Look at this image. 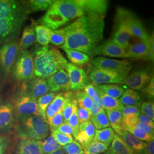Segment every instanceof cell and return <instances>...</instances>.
<instances>
[{"instance_id":"6da1fadb","label":"cell","mask_w":154,"mask_h":154,"mask_svg":"<svg viewBox=\"0 0 154 154\" xmlns=\"http://www.w3.org/2000/svg\"><path fill=\"white\" fill-rule=\"evenodd\" d=\"M104 18L84 16L63 28L65 44L60 48L75 50L92 57L94 49L103 39Z\"/></svg>"},{"instance_id":"7a4b0ae2","label":"cell","mask_w":154,"mask_h":154,"mask_svg":"<svg viewBox=\"0 0 154 154\" xmlns=\"http://www.w3.org/2000/svg\"><path fill=\"white\" fill-rule=\"evenodd\" d=\"M29 12L26 3L16 0H0V44L16 40Z\"/></svg>"},{"instance_id":"3957f363","label":"cell","mask_w":154,"mask_h":154,"mask_svg":"<svg viewBox=\"0 0 154 154\" xmlns=\"http://www.w3.org/2000/svg\"><path fill=\"white\" fill-rule=\"evenodd\" d=\"M34 65L35 76L48 79L61 69H65L68 62L60 50L53 46H36L30 53Z\"/></svg>"},{"instance_id":"277c9868","label":"cell","mask_w":154,"mask_h":154,"mask_svg":"<svg viewBox=\"0 0 154 154\" xmlns=\"http://www.w3.org/2000/svg\"><path fill=\"white\" fill-rule=\"evenodd\" d=\"M15 129L17 135L20 139L41 141L49 134L48 122L39 116H31L17 122Z\"/></svg>"},{"instance_id":"5b68a950","label":"cell","mask_w":154,"mask_h":154,"mask_svg":"<svg viewBox=\"0 0 154 154\" xmlns=\"http://www.w3.org/2000/svg\"><path fill=\"white\" fill-rule=\"evenodd\" d=\"M116 20L121 22L132 37L149 44L150 35L142 22L132 12L123 8H118L116 11Z\"/></svg>"},{"instance_id":"8992f818","label":"cell","mask_w":154,"mask_h":154,"mask_svg":"<svg viewBox=\"0 0 154 154\" xmlns=\"http://www.w3.org/2000/svg\"><path fill=\"white\" fill-rule=\"evenodd\" d=\"M13 78L18 82L26 83L34 78V65L30 51L20 50L11 69Z\"/></svg>"},{"instance_id":"52a82bcc","label":"cell","mask_w":154,"mask_h":154,"mask_svg":"<svg viewBox=\"0 0 154 154\" xmlns=\"http://www.w3.org/2000/svg\"><path fill=\"white\" fill-rule=\"evenodd\" d=\"M11 104L17 122L31 116H39L37 99L22 91L17 95Z\"/></svg>"},{"instance_id":"ba28073f","label":"cell","mask_w":154,"mask_h":154,"mask_svg":"<svg viewBox=\"0 0 154 154\" xmlns=\"http://www.w3.org/2000/svg\"><path fill=\"white\" fill-rule=\"evenodd\" d=\"M20 50L17 39L6 42L0 46V74L4 78L8 77L11 72Z\"/></svg>"},{"instance_id":"9c48e42d","label":"cell","mask_w":154,"mask_h":154,"mask_svg":"<svg viewBox=\"0 0 154 154\" xmlns=\"http://www.w3.org/2000/svg\"><path fill=\"white\" fill-rule=\"evenodd\" d=\"M88 79L94 85L124 84L129 73L112 72L104 69L90 67L88 70Z\"/></svg>"},{"instance_id":"30bf717a","label":"cell","mask_w":154,"mask_h":154,"mask_svg":"<svg viewBox=\"0 0 154 154\" xmlns=\"http://www.w3.org/2000/svg\"><path fill=\"white\" fill-rule=\"evenodd\" d=\"M154 77L152 69L150 67L140 68L131 72L127 77L124 84L134 90H142Z\"/></svg>"},{"instance_id":"8fae6325","label":"cell","mask_w":154,"mask_h":154,"mask_svg":"<svg viewBox=\"0 0 154 154\" xmlns=\"http://www.w3.org/2000/svg\"><path fill=\"white\" fill-rule=\"evenodd\" d=\"M91 67L112 72L129 73L132 69V63L127 60H117L99 57L92 60Z\"/></svg>"},{"instance_id":"7c38bea8","label":"cell","mask_w":154,"mask_h":154,"mask_svg":"<svg viewBox=\"0 0 154 154\" xmlns=\"http://www.w3.org/2000/svg\"><path fill=\"white\" fill-rule=\"evenodd\" d=\"M50 9L58 12L62 16L70 21L85 16L82 9L77 0L54 1Z\"/></svg>"},{"instance_id":"4fadbf2b","label":"cell","mask_w":154,"mask_h":154,"mask_svg":"<svg viewBox=\"0 0 154 154\" xmlns=\"http://www.w3.org/2000/svg\"><path fill=\"white\" fill-rule=\"evenodd\" d=\"M65 69L69 78L72 90H82L91 83L87 73L82 68L68 63Z\"/></svg>"},{"instance_id":"5bb4252c","label":"cell","mask_w":154,"mask_h":154,"mask_svg":"<svg viewBox=\"0 0 154 154\" xmlns=\"http://www.w3.org/2000/svg\"><path fill=\"white\" fill-rule=\"evenodd\" d=\"M77 2L86 16L104 18L109 8V1L106 0H77Z\"/></svg>"},{"instance_id":"9a60e30c","label":"cell","mask_w":154,"mask_h":154,"mask_svg":"<svg viewBox=\"0 0 154 154\" xmlns=\"http://www.w3.org/2000/svg\"><path fill=\"white\" fill-rule=\"evenodd\" d=\"M49 92L66 93L71 90L70 83L67 73L65 69H61L46 80Z\"/></svg>"},{"instance_id":"2e32d148","label":"cell","mask_w":154,"mask_h":154,"mask_svg":"<svg viewBox=\"0 0 154 154\" xmlns=\"http://www.w3.org/2000/svg\"><path fill=\"white\" fill-rule=\"evenodd\" d=\"M22 89L21 91L36 99L49 92L46 80L37 77L23 83Z\"/></svg>"},{"instance_id":"e0dca14e","label":"cell","mask_w":154,"mask_h":154,"mask_svg":"<svg viewBox=\"0 0 154 154\" xmlns=\"http://www.w3.org/2000/svg\"><path fill=\"white\" fill-rule=\"evenodd\" d=\"M16 121L13 105L8 102H0V134L9 131Z\"/></svg>"},{"instance_id":"ac0fdd59","label":"cell","mask_w":154,"mask_h":154,"mask_svg":"<svg viewBox=\"0 0 154 154\" xmlns=\"http://www.w3.org/2000/svg\"><path fill=\"white\" fill-rule=\"evenodd\" d=\"M126 50L109 39L98 45L93 51L92 57L101 55L110 57L126 58Z\"/></svg>"},{"instance_id":"d6986e66","label":"cell","mask_w":154,"mask_h":154,"mask_svg":"<svg viewBox=\"0 0 154 154\" xmlns=\"http://www.w3.org/2000/svg\"><path fill=\"white\" fill-rule=\"evenodd\" d=\"M70 21L62 16L58 12L49 9L39 20L38 22L40 25L44 26L54 31L65 25Z\"/></svg>"},{"instance_id":"ffe728a7","label":"cell","mask_w":154,"mask_h":154,"mask_svg":"<svg viewBox=\"0 0 154 154\" xmlns=\"http://www.w3.org/2000/svg\"><path fill=\"white\" fill-rule=\"evenodd\" d=\"M74 98V92L72 91L56 94L55 97L48 107L46 111V118L47 122L58 111L63 110V107L67 102Z\"/></svg>"},{"instance_id":"44dd1931","label":"cell","mask_w":154,"mask_h":154,"mask_svg":"<svg viewBox=\"0 0 154 154\" xmlns=\"http://www.w3.org/2000/svg\"><path fill=\"white\" fill-rule=\"evenodd\" d=\"M95 130L96 129L90 121L79 123V131L75 139L81 144L83 151L93 142Z\"/></svg>"},{"instance_id":"7402d4cb","label":"cell","mask_w":154,"mask_h":154,"mask_svg":"<svg viewBox=\"0 0 154 154\" xmlns=\"http://www.w3.org/2000/svg\"><path fill=\"white\" fill-rule=\"evenodd\" d=\"M116 132L122 140L135 152L137 154H146V149L147 143L135 138L131 134L125 130H118Z\"/></svg>"},{"instance_id":"603a6c76","label":"cell","mask_w":154,"mask_h":154,"mask_svg":"<svg viewBox=\"0 0 154 154\" xmlns=\"http://www.w3.org/2000/svg\"><path fill=\"white\" fill-rule=\"evenodd\" d=\"M126 50V58L148 61L149 44L140 41L135 44L129 45Z\"/></svg>"},{"instance_id":"cb8c5ba5","label":"cell","mask_w":154,"mask_h":154,"mask_svg":"<svg viewBox=\"0 0 154 154\" xmlns=\"http://www.w3.org/2000/svg\"><path fill=\"white\" fill-rule=\"evenodd\" d=\"M114 30L111 40L116 45L126 49L130 44L131 35L121 22L115 20Z\"/></svg>"},{"instance_id":"d4e9b609","label":"cell","mask_w":154,"mask_h":154,"mask_svg":"<svg viewBox=\"0 0 154 154\" xmlns=\"http://www.w3.org/2000/svg\"><path fill=\"white\" fill-rule=\"evenodd\" d=\"M16 154H43L40 141L21 139L17 146Z\"/></svg>"},{"instance_id":"484cf974","label":"cell","mask_w":154,"mask_h":154,"mask_svg":"<svg viewBox=\"0 0 154 154\" xmlns=\"http://www.w3.org/2000/svg\"><path fill=\"white\" fill-rule=\"evenodd\" d=\"M35 26V25L32 23L23 29L21 37L18 41L21 50H26L36 43Z\"/></svg>"},{"instance_id":"4316f807","label":"cell","mask_w":154,"mask_h":154,"mask_svg":"<svg viewBox=\"0 0 154 154\" xmlns=\"http://www.w3.org/2000/svg\"><path fill=\"white\" fill-rule=\"evenodd\" d=\"M120 102L125 106L139 107L142 103L141 94L132 89H127L122 95Z\"/></svg>"},{"instance_id":"83f0119b","label":"cell","mask_w":154,"mask_h":154,"mask_svg":"<svg viewBox=\"0 0 154 154\" xmlns=\"http://www.w3.org/2000/svg\"><path fill=\"white\" fill-rule=\"evenodd\" d=\"M65 53L71 63L76 66H83L88 64L90 61V57L79 51L61 48Z\"/></svg>"},{"instance_id":"f1b7e54d","label":"cell","mask_w":154,"mask_h":154,"mask_svg":"<svg viewBox=\"0 0 154 154\" xmlns=\"http://www.w3.org/2000/svg\"><path fill=\"white\" fill-rule=\"evenodd\" d=\"M96 89L99 94V98L101 100V103L103 108L106 110H120L121 111L123 107L119 100L114 98L109 95L102 92L96 86Z\"/></svg>"},{"instance_id":"f546056e","label":"cell","mask_w":154,"mask_h":154,"mask_svg":"<svg viewBox=\"0 0 154 154\" xmlns=\"http://www.w3.org/2000/svg\"><path fill=\"white\" fill-rule=\"evenodd\" d=\"M106 152L109 154H137L130 149L116 134L110 148Z\"/></svg>"},{"instance_id":"4dcf8cb0","label":"cell","mask_w":154,"mask_h":154,"mask_svg":"<svg viewBox=\"0 0 154 154\" xmlns=\"http://www.w3.org/2000/svg\"><path fill=\"white\" fill-rule=\"evenodd\" d=\"M110 126L114 131L123 130V119L120 110H106Z\"/></svg>"},{"instance_id":"1f68e13d","label":"cell","mask_w":154,"mask_h":154,"mask_svg":"<svg viewBox=\"0 0 154 154\" xmlns=\"http://www.w3.org/2000/svg\"><path fill=\"white\" fill-rule=\"evenodd\" d=\"M115 135V131L111 127H107L101 130H96L93 140L105 143L110 146Z\"/></svg>"},{"instance_id":"d6a6232c","label":"cell","mask_w":154,"mask_h":154,"mask_svg":"<svg viewBox=\"0 0 154 154\" xmlns=\"http://www.w3.org/2000/svg\"><path fill=\"white\" fill-rule=\"evenodd\" d=\"M94 85L104 93L117 99L121 97L125 91L123 87L118 85L107 84L102 85Z\"/></svg>"},{"instance_id":"836d02e7","label":"cell","mask_w":154,"mask_h":154,"mask_svg":"<svg viewBox=\"0 0 154 154\" xmlns=\"http://www.w3.org/2000/svg\"><path fill=\"white\" fill-rule=\"evenodd\" d=\"M52 30L42 25H36L35 26V33L36 42L40 46H46L50 42V38Z\"/></svg>"},{"instance_id":"e575fe53","label":"cell","mask_w":154,"mask_h":154,"mask_svg":"<svg viewBox=\"0 0 154 154\" xmlns=\"http://www.w3.org/2000/svg\"><path fill=\"white\" fill-rule=\"evenodd\" d=\"M55 95L56 93H55L49 92L37 99L39 116H41L46 122V111L48 107L54 99Z\"/></svg>"},{"instance_id":"d590c367","label":"cell","mask_w":154,"mask_h":154,"mask_svg":"<svg viewBox=\"0 0 154 154\" xmlns=\"http://www.w3.org/2000/svg\"><path fill=\"white\" fill-rule=\"evenodd\" d=\"M90 121L97 130H101L110 126L108 116L104 109H102L99 114L92 116Z\"/></svg>"},{"instance_id":"8d00e7d4","label":"cell","mask_w":154,"mask_h":154,"mask_svg":"<svg viewBox=\"0 0 154 154\" xmlns=\"http://www.w3.org/2000/svg\"><path fill=\"white\" fill-rule=\"evenodd\" d=\"M52 0H31L26 3L29 11L37 12L48 11L53 4Z\"/></svg>"},{"instance_id":"74e56055","label":"cell","mask_w":154,"mask_h":154,"mask_svg":"<svg viewBox=\"0 0 154 154\" xmlns=\"http://www.w3.org/2000/svg\"><path fill=\"white\" fill-rule=\"evenodd\" d=\"M40 144L43 154H49L62 148L51 135L41 140Z\"/></svg>"},{"instance_id":"f35d334b","label":"cell","mask_w":154,"mask_h":154,"mask_svg":"<svg viewBox=\"0 0 154 154\" xmlns=\"http://www.w3.org/2000/svg\"><path fill=\"white\" fill-rule=\"evenodd\" d=\"M74 95L78 102V106L88 110L91 109L93 105V100L85 91H76L74 92Z\"/></svg>"},{"instance_id":"ab89813d","label":"cell","mask_w":154,"mask_h":154,"mask_svg":"<svg viewBox=\"0 0 154 154\" xmlns=\"http://www.w3.org/2000/svg\"><path fill=\"white\" fill-rule=\"evenodd\" d=\"M109 146L98 141H94L84 151V154H101L106 152Z\"/></svg>"},{"instance_id":"60d3db41","label":"cell","mask_w":154,"mask_h":154,"mask_svg":"<svg viewBox=\"0 0 154 154\" xmlns=\"http://www.w3.org/2000/svg\"><path fill=\"white\" fill-rule=\"evenodd\" d=\"M78 109V102L75 98L67 102L63 108L62 114L64 123H67L70 116L75 113Z\"/></svg>"},{"instance_id":"b9f144b4","label":"cell","mask_w":154,"mask_h":154,"mask_svg":"<svg viewBox=\"0 0 154 154\" xmlns=\"http://www.w3.org/2000/svg\"><path fill=\"white\" fill-rule=\"evenodd\" d=\"M50 42L56 46H61L65 42V32L63 28L52 31L50 38Z\"/></svg>"},{"instance_id":"7bdbcfd3","label":"cell","mask_w":154,"mask_h":154,"mask_svg":"<svg viewBox=\"0 0 154 154\" xmlns=\"http://www.w3.org/2000/svg\"><path fill=\"white\" fill-rule=\"evenodd\" d=\"M51 131V136L54 138L56 142L60 146H66L67 144H70L74 141V138H72V135H68L64 134H62L57 129Z\"/></svg>"},{"instance_id":"ee69618b","label":"cell","mask_w":154,"mask_h":154,"mask_svg":"<svg viewBox=\"0 0 154 154\" xmlns=\"http://www.w3.org/2000/svg\"><path fill=\"white\" fill-rule=\"evenodd\" d=\"M125 131H126L130 134H131L132 136H134L135 138L138 139L139 140H140L146 143H149L151 140H154V138H152L149 136L147 134H146L143 130L136 128V127H127L124 129Z\"/></svg>"},{"instance_id":"f6af8a7d","label":"cell","mask_w":154,"mask_h":154,"mask_svg":"<svg viewBox=\"0 0 154 154\" xmlns=\"http://www.w3.org/2000/svg\"><path fill=\"white\" fill-rule=\"evenodd\" d=\"M62 149L66 154H84L83 149L81 144L75 140L70 144L63 146Z\"/></svg>"},{"instance_id":"bcb514c9","label":"cell","mask_w":154,"mask_h":154,"mask_svg":"<svg viewBox=\"0 0 154 154\" xmlns=\"http://www.w3.org/2000/svg\"><path fill=\"white\" fill-rule=\"evenodd\" d=\"M63 123L64 121L62 114V110L58 111L48 122L50 131L57 129V128Z\"/></svg>"},{"instance_id":"7dc6e473","label":"cell","mask_w":154,"mask_h":154,"mask_svg":"<svg viewBox=\"0 0 154 154\" xmlns=\"http://www.w3.org/2000/svg\"><path fill=\"white\" fill-rule=\"evenodd\" d=\"M140 112L154 120V104L152 101L143 102L140 105Z\"/></svg>"},{"instance_id":"c3c4849f","label":"cell","mask_w":154,"mask_h":154,"mask_svg":"<svg viewBox=\"0 0 154 154\" xmlns=\"http://www.w3.org/2000/svg\"><path fill=\"white\" fill-rule=\"evenodd\" d=\"M77 114L79 123L90 121L91 118V115L89 110H87L82 107H80L79 106H78Z\"/></svg>"},{"instance_id":"681fc988","label":"cell","mask_w":154,"mask_h":154,"mask_svg":"<svg viewBox=\"0 0 154 154\" xmlns=\"http://www.w3.org/2000/svg\"><path fill=\"white\" fill-rule=\"evenodd\" d=\"M84 89H85V91L92 99L93 102H98L100 100L95 85L92 83H90V84H88V85L86 86V88Z\"/></svg>"},{"instance_id":"f907efd6","label":"cell","mask_w":154,"mask_h":154,"mask_svg":"<svg viewBox=\"0 0 154 154\" xmlns=\"http://www.w3.org/2000/svg\"><path fill=\"white\" fill-rule=\"evenodd\" d=\"M67 123H68L70 126L72 127L74 131L73 136L75 138L79 131V122L77 116V111L70 116V118L67 122Z\"/></svg>"},{"instance_id":"816d5d0a","label":"cell","mask_w":154,"mask_h":154,"mask_svg":"<svg viewBox=\"0 0 154 154\" xmlns=\"http://www.w3.org/2000/svg\"><path fill=\"white\" fill-rule=\"evenodd\" d=\"M123 117L129 116H138L140 114V111L137 106H123L121 110Z\"/></svg>"},{"instance_id":"f5cc1de1","label":"cell","mask_w":154,"mask_h":154,"mask_svg":"<svg viewBox=\"0 0 154 154\" xmlns=\"http://www.w3.org/2000/svg\"><path fill=\"white\" fill-rule=\"evenodd\" d=\"M138 116H129L123 117V130L127 127H134L138 123Z\"/></svg>"},{"instance_id":"db71d44e","label":"cell","mask_w":154,"mask_h":154,"mask_svg":"<svg viewBox=\"0 0 154 154\" xmlns=\"http://www.w3.org/2000/svg\"><path fill=\"white\" fill-rule=\"evenodd\" d=\"M144 93L149 99H153L154 97V77L151 79L149 84L143 89Z\"/></svg>"},{"instance_id":"11a10c76","label":"cell","mask_w":154,"mask_h":154,"mask_svg":"<svg viewBox=\"0 0 154 154\" xmlns=\"http://www.w3.org/2000/svg\"><path fill=\"white\" fill-rule=\"evenodd\" d=\"M10 146V139L6 137L0 136V154H5Z\"/></svg>"},{"instance_id":"9f6ffc18","label":"cell","mask_w":154,"mask_h":154,"mask_svg":"<svg viewBox=\"0 0 154 154\" xmlns=\"http://www.w3.org/2000/svg\"><path fill=\"white\" fill-rule=\"evenodd\" d=\"M57 130L61 133L68 135H73L74 134V131L72 127L67 123H62L57 128Z\"/></svg>"},{"instance_id":"6f0895ef","label":"cell","mask_w":154,"mask_h":154,"mask_svg":"<svg viewBox=\"0 0 154 154\" xmlns=\"http://www.w3.org/2000/svg\"><path fill=\"white\" fill-rule=\"evenodd\" d=\"M135 127L143 130V131L147 134L150 137L154 139V130L153 128L140 123H138Z\"/></svg>"},{"instance_id":"680465c9","label":"cell","mask_w":154,"mask_h":154,"mask_svg":"<svg viewBox=\"0 0 154 154\" xmlns=\"http://www.w3.org/2000/svg\"><path fill=\"white\" fill-rule=\"evenodd\" d=\"M138 123L147 125L153 128H154V121H152L151 119H150L147 116H145L143 114H140L139 116Z\"/></svg>"},{"instance_id":"91938a15","label":"cell","mask_w":154,"mask_h":154,"mask_svg":"<svg viewBox=\"0 0 154 154\" xmlns=\"http://www.w3.org/2000/svg\"><path fill=\"white\" fill-rule=\"evenodd\" d=\"M103 109V106L101 103V100H100L98 102H93V105L91 107V109L89 110L91 116H95L98 114H99V112Z\"/></svg>"},{"instance_id":"94428289","label":"cell","mask_w":154,"mask_h":154,"mask_svg":"<svg viewBox=\"0 0 154 154\" xmlns=\"http://www.w3.org/2000/svg\"><path fill=\"white\" fill-rule=\"evenodd\" d=\"M146 154H154V140L147 144Z\"/></svg>"},{"instance_id":"6125c7cd","label":"cell","mask_w":154,"mask_h":154,"mask_svg":"<svg viewBox=\"0 0 154 154\" xmlns=\"http://www.w3.org/2000/svg\"><path fill=\"white\" fill-rule=\"evenodd\" d=\"M49 154H65V153L64 152V151H63V149H62V148L59 149H57L55 151L51 152V153H50Z\"/></svg>"},{"instance_id":"be15d7a7","label":"cell","mask_w":154,"mask_h":154,"mask_svg":"<svg viewBox=\"0 0 154 154\" xmlns=\"http://www.w3.org/2000/svg\"><path fill=\"white\" fill-rule=\"evenodd\" d=\"M108 154L107 152H105V153H103V154Z\"/></svg>"},{"instance_id":"e7e4bbea","label":"cell","mask_w":154,"mask_h":154,"mask_svg":"<svg viewBox=\"0 0 154 154\" xmlns=\"http://www.w3.org/2000/svg\"></svg>"}]
</instances>
